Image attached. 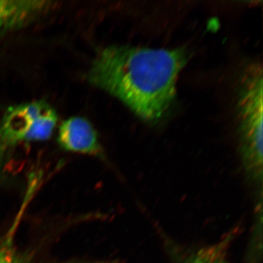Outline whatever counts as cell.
Wrapping results in <instances>:
<instances>
[{"instance_id":"obj_7","label":"cell","mask_w":263,"mask_h":263,"mask_svg":"<svg viewBox=\"0 0 263 263\" xmlns=\"http://www.w3.org/2000/svg\"><path fill=\"white\" fill-rule=\"evenodd\" d=\"M9 146L7 144L3 139L1 136H0V174H2L5 160H6L7 151Z\"/></svg>"},{"instance_id":"obj_4","label":"cell","mask_w":263,"mask_h":263,"mask_svg":"<svg viewBox=\"0 0 263 263\" xmlns=\"http://www.w3.org/2000/svg\"><path fill=\"white\" fill-rule=\"evenodd\" d=\"M57 141L67 152L98 157L103 155L98 133L84 117H70L63 121L59 128Z\"/></svg>"},{"instance_id":"obj_6","label":"cell","mask_w":263,"mask_h":263,"mask_svg":"<svg viewBox=\"0 0 263 263\" xmlns=\"http://www.w3.org/2000/svg\"><path fill=\"white\" fill-rule=\"evenodd\" d=\"M0 263H30L8 242L0 243Z\"/></svg>"},{"instance_id":"obj_5","label":"cell","mask_w":263,"mask_h":263,"mask_svg":"<svg viewBox=\"0 0 263 263\" xmlns=\"http://www.w3.org/2000/svg\"><path fill=\"white\" fill-rule=\"evenodd\" d=\"M226 243L213 246L197 252L186 263H224V247Z\"/></svg>"},{"instance_id":"obj_1","label":"cell","mask_w":263,"mask_h":263,"mask_svg":"<svg viewBox=\"0 0 263 263\" xmlns=\"http://www.w3.org/2000/svg\"><path fill=\"white\" fill-rule=\"evenodd\" d=\"M188 60L183 48L110 46L95 59L88 80L120 100L143 120L157 122L174 103L178 77Z\"/></svg>"},{"instance_id":"obj_3","label":"cell","mask_w":263,"mask_h":263,"mask_svg":"<svg viewBox=\"0 0 263 263\" xmlns=\"http://www.w3.org/2000/svg\"><path fill=\"white\" fill-rule=\"evenodd\" d=\"M58 122V114L44 100L10 107L0 122V136L9 146L22 142L47 141Z\"/></svg>"},{"instance_id":"obj_2","label":"cell","mask_w":263,"mask_h":263,"mask_svg":"<svg viewBox=\"0 0 263 263\" xmlns=\"http://www.w3.org/2000/svg\"><path fill=\"white\" fill-rule=\"evenodd\" d=\"M262 68L261 64L249 65L242 76L238 95L240 155L249 179L262 180Z\"/></svg>"}]
</instances>
